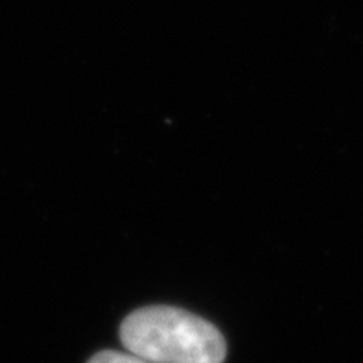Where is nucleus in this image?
Returning <instances> with one entry per match:
<instances>
[{
	"mask_svg": "<svg viewBox=\"0 0 363 363\" xmlns=\"http://www.w3.org/2000/svg\"><path fill=\"white\" fill-rule=\"evenodd\" d=\"M122 345L147 363H223L225 340L212 323L172 306L129 313L120 327Z\"/></svg>",
	"mask_w": 363,
	"mask_h": 363,
	"instance_id": "f257e3e1",
	"label": "nucleus"
},
{
	"mask_svg": "<svg viewBox=\"0 0 363 363\" xmlns=\"http://www.w3.org/2000/svg\"><path fill=\"white\" fill-rule=\"evenodd\" d=\"M89 363H147L144 359L137 358L133 354H124V352H115V350H104L92 356Z\"/></svg>",
	"mask_w": 363,
	"mask_h": 363,
	"instance_id": "f03ea898",
	"label": "nucleus"
}]
</instances>
